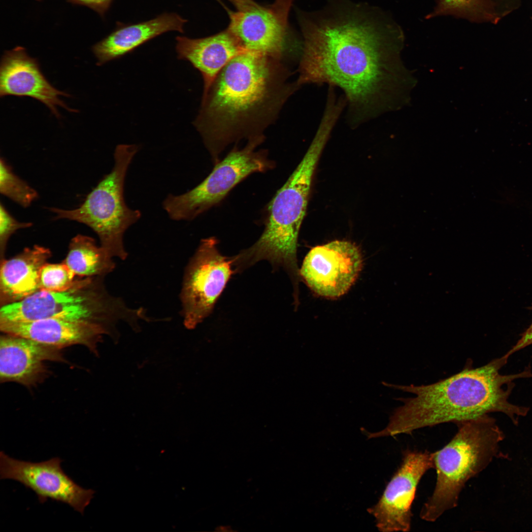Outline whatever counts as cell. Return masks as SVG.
I'll return each mask as SVG.
<instances>
[{"instance_id": "17", "label": "cell", "mask_w": 532, "mask_h": 532, "mask_svg": "<svg viewBox=\"0 0 532 532\" xmlns=\"http://www.w3.org/2000/svg\"><path fill=\"white\" fill-rule=\"evenodd\" d=\"M176 41L178 59L190 62L202 75V95L228 63L246 50L228 29L200 38L177 36Z\"/></svg>"}, {"instance_id": "1", "label": "cell", "mask_w": 532, "mask_h": 532, "mask_svg": "<svg viewBox=\"0 0 532 532\" xmlns=\"http://www.w3.org/2000/svg\"><path fill=\"white\" fill-rule=\"evenodd\" d=\"M298 17L303 37L298 84L341 89L352 127L374 119L382 111L388 59L402 36L400 28L380 8L350 0H328Z\"/></svg>"}, {"instance_id": "14", "label": "cell", "mask_w": 532, "mask_h": 532, "mask_svg": "<svg viewBox=\"0 0 532 532\" xmlns=\"http://www.w3.org/2000/svg\"><path fill=\"white\" fill-rule=\"evenodd\" d=\"M29 97L44 103L52 114L60 118L57 106L76 112L59 97H69L57 90L46 79L41 71L37 60L30 57L26 49L17 46L4 52L0 66V96Z\"/></svg>"}, {"instance_id": "6", "label": "cell", "mask_w": 532, "mask_h": 532, "mask_svg": "<svg viewBox=\"0 0 532 532\" xmlns=\"http://www.w3.org/2000/svg\"><path fill=\"white\" fill-rule=\"evenodd\" d=\"M103 277H81L61 292L39 290L21 300L1 306L0 321L52 318L85 320L105 326L114 334L120 321L135 329L140 321L149 320L143 308H131L122 299L111 295L104 286Z\"/></svg>"}, {"instance_id": "16", "label": "cell", "mask_w": 532, "mask_h": 532, "mask_svg": "<svg viewBox=\"0 0 532 532\" xmlns=\"http://www.w3.org/2000/svg\"><path fill=\"white\" fill-rule=\"evenodd\" d=\"M3 333L25 337L62 349L74 345L96 353L103 334L113 335L105 326L91 321L52 318L28 322L0 321Z\"/></svg>"}, {"instance_id": "21", "label": "cell", "mask_w": 532, "mask_h": 532, "mask_svg": "<svg viewBox=\"0 0 532 532\" xmlns=\"http://www.w3.org/2000/svg\"><path fill=\"white\" fill-rule=\"evenodd\" d=\"M447 15L475 22L496 23L500 19L489 0H438L436 6L426 18Z\"/></svg>"}, {"instance_id": "18", "label": "cell", "mask_w": 532, "mask_h": 532, "mask_svg": "<svg viewBox=\"0 0 532 532\" xmlns=\"http://www.w3.org/2000/svg\"><path fill=\"white\" fill-rule=\"evenodd\" d=\"M51 257L48 248L34 245L1 260L0 305L18 301L40 290V271Z\"/></svg>"}, {"instance_id": "9", "label": "cell", "mask_w": 532, "mask_h": 532, "mask_svg": "<svg viewBox=\"0 0 532 532\" xmlns=\"http://www.w3.org/2000/svg\"><path fill=\"white\" fill-rule=\"evenodd\" d=\"M214 237L202 239L184 273L180 294L184 324L193 329L212 312L233 273L232 259L217 249Z\"/></svg>"}, {"instance_id": "3", "label": "cell", "mask_w": 532, "mask_h": 532, "mask_svg": "<svg viewBox=\"0 0 532 532\" xmlns=\"http://www.w3.org/2000/svg\"><path fill=\"white\" fill-rule=\"evenodd\" d=\"M508 358L505 354L477 368L468 364L460 372L428 385H401L383 382L387 387L414 396L398 399L402 404L393 411L386 428L376 432H368L367 436L411 433L421 428L445 423L457 424L494 412L505 414L517 425L519 418L528 414L529 408L508 400L513 381L532 377V372L529 367L516 374H500L499 370Z\"/></svg>"}, {"instance_id": "27", "label": "cell", "mask_w": 532, "mask_h": 532, "mask_svg": "<svg viewBox=\"0 0 532 532\" xmlns=\"http://www.w3.org/2000/svg\"><path fill=\"white\" fill-rule=\"evenodd\" d=\"M232 3L236 7V9L244 8L255 1L253 0H228Z\"/></svg>"}, {"instance_id": "19", "label": "cell", "mask_w": 532, "mask_h": 532, "mask_svg": "<svg viewBox=\"0 0 532 532\" xmlns=\"http://www.w3.org/2000/svg\"><path fill=\"white\" fill-rule=\"evenodd\" d=\"M186 22L175 13H165L146 22L119 28L93 46L97 65L118 59L166 32L183 33Z\"/></svg>"}, {"instance_id": "15", "label": "cell", "mask_w": 532, "mask_h": 532, "mask_svg": "<svg viewBox=\"0 0 532 532\" xmlns=\"http://www.w3.org/2000/svg\"><path fill=\"white\" fill-rule=\"evenodd\" d=\"M61 349L4 333L0 339V380L32 387L47 376V361H65Z\"/></svg>"}, {"instance_id": "26", "label": "cell", "mask_w": 532, "mask_h": 532, "mask_svg": "<svg viewBox=\"0 0 532 532\" xmlns=\"http://www.w3.org/2000/svg\"><path fill=\"white\" fill-rule=\"evenodd\" d=\"M532 344V323L522 334L514 346L505 354L509 357L515 352Z\"/></svg>"}, {"instance_id": "11", "label": "cell", "mask_w": 532, "mask_h": 532, "mask_svg": "<svg viewBox=\"0 0 532 532\" xmlns=\"http://www.w3.org/2000/svg\"><path fill=\"white\" fill-rule=\"evenodd\" d=\"M434 468L432 453L407 450L378 502L368 509L383 532H409L411 506L423 475Z\"/></svg>"}, {"instance_id": "24", "label": "cell", "mask_w": 532, "mask_h": 532, "mask_svg": "<svg viewBox=\"0 0 532 532\" xmlns=\"http://www.w3.org/2000/svg\"><path fill=\"white\" fill-rule=\"evenodd\" d=\"M31 222H21L15 219L0 203V261L4 258V254L8 240L17 230L31 227Z\"/></svg>"}, {"instance_id": "10", "label": "cell", "mask_w": 532, "mask_h": 532, "mask_svg": "<svg viewBox=\"0 0 532 532\" xmlns=\"http://www.w3.org/2000/svg\"><path fill=\"white\" fill-rule=\"evenodd\" d=\"M62 460L55 457L33 463L17 460L0 452V478L19 482L33 491L40 503L48 499L66 503L83 514L95 492L76 484L63 470Z\"/></svg>"}, {"instance_id": "4", "label": "cell", "mask_w": 532, "mask_h": 532, "mask_svg": "<svg viewBox=\"0 0 532 532\" xmlns=\"http://www.w3.org/2000/svg\"><path fill=\"white\" fill-rule=\"evenodd\" d=\"M452 439L432 453L436 479L433 491L424 503L420 518L433 522L458 505L466 483L484 470L496 458L506 457L500 451L505 435L488 414L456 424Z\"/></svg>"}, {"instance_id": "8", "label": "cell", "mask_w": 532, "mask_h": 532, "mask_svg": "<svg viewBox=\"0 0 532 532\" xmlns=\"http://www.w3.org/2000/svg\"><path fill=\"white\" fill-rule=\"evenodd\" d=\"M265 139L248 140L242 149L234 147L200 184L178 195L169 194L164 209L175 221H191L220 202L238 183L250 174L272 169L275 164L267 151H256Z\"/></svg>"}, {"instance_id": "20", "label": "cell", "mask_w": 532, "mask_h": 532, "mask_svg": "<svg viewBox=\"0 0 532 532\" xmlns=\"http://www.w3.org/2000/svg\"><path fill=\"white\" fill-rule=\"evenodd\" d=\"M112 258L92 237L78 234L71 239L63 262L80 277H104L115 268Z\"/></svg>"}, {"instance_id": "25", "label": "cell", "mask_w": 532, "mask_h": 532, "mask_svg": "<svg viewBox=\"0 0 532 532\" xmlns=\"http://www.w3.org/2000/svg\"><path fill=\"white\" fill-rule=\"evenodd\" d=\"M40 1L41 0H36ZM75 4L87 6L103 16L107 11L112 0H67Z\"/></svg>"}, {"instance_id": "5", "label": "cell", "mask_w": 532, "mask_h": 532, "mask_svg": "<svg viewBox=\"0 0 532 532\" xmlns=\"http://www.w3.org/2000/svg\"><path fill=\"white\" fill-rule=\"evenodd\" d=\"M325 146L321 140L313 139L300 163L277 192L270 202L263 233L254 244L236 256L241 269L266 260L296 274L299 233L314 173Z\"/></svg>"}, {"instance_id": "22", "label": "cell", "mask_w": 532, "mask_h": 532, "mask_svg": "<svg viewBox=\"0 0 532 532\" xmlns=\"http://www.w3.org/2000/svg\"><path fill=\"white\" fill-rule=\"evenodd\" d=\"M0 193L24 208L29 207L38 197L36 191L15 174L2 158L0 160Z\"/></svg>"}, {"instance_id": "12", "label": "cell", "mask_w": 532, "mask_h": 532, "mask_svg": "<svg viewBox=\"0 0 532 532\" xmlns=\"http://www.w3.org/2000/svg\"><path fill=\"white\" fill-rule=\"evenodd\" d=\"M293 0H275L267 5L254 3L228 10V29L246 50L283 59L288 35V16Z\"/></svg>"}, {"instance_id": "2", "label": "cell", "mask_w": 532, "mask_h": 532, "mask_svg": "<svg viewBox=\"0 0 532 532\" xmlns=\"http://www.w3.org/2000/svg\"><path fill=\"white\" fill-rule=\"evenodd\" d=\"M282 60L245 50L221 70L202 95L194 125L215 164L229 144L265 138L288 99L300 87Z\"/></svg>"}, {"instance_id": "13", "label": "cell", "mask_w": 532, "mask_h": 532, "mask_svg": "<svg viewBox=\"0 0 532 532\" xmlns=\"http://www.w3.org/2000/svg\"><path fill=\"white\" fill-rule=\"evenodd\" d=\"M358 248L344 240H334L311 249L305 256L300 274L318 295L335 298L353 284L362 266Z\"/></svg>"}, {"instance_id": "7", "label": "cell", "mask_w": 532, "mask_h": 532, "mask_svg": "<svg viewBox=\"0 0 532 532\" xmlns=\"http://www.w3.org/2000/svg\"><path fill=\"white\" fill-rule=\"evenodd\" d=\"M139 150L135 144L117 145L114 164L78 207L65 209L48 208L54 219H67L85 224L98 236L100 245L112 257L125 260L128 256L124 243L127 230L140 218L138 210L129 208L124 197L127 172Z\"/></svg>"}, {"instance_id": "23", "label": "cell", "mask_w": 532, "mask_h": 532, "mask_svg": "<svg viewBox=\"0 0 532 532\" xmlns=\"http://www.w3.org/2000/svg\"><path fill=\"white\" fill-rule=\"evenodd\" d=\"M74 272L65 263H47L40 274V290L61 292L69 289L75 279Z\"/></svg>"}]
</instances>
